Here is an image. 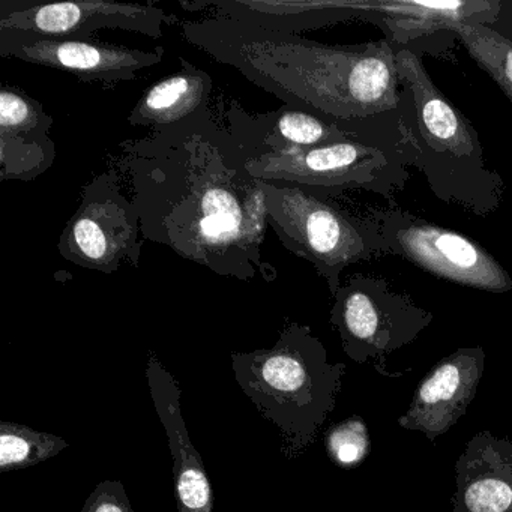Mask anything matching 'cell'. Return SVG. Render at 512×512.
<instances>
[{
    "mask_svg": "<svg viewBox=\"0 0 512 512\" xmlns=\"http://www.w3.org/2000/svg\"><path fill=\"white\" fill-rule=\"evenodd\" d=\"M67 440L26 425L0 422V469H25L43 463L68 448Z\"/></svg>",
    "mask_w": 512,
    "mask_h": 512,
    "instance_id": "20",
    "label": "cell"
},
{
    "mask_svg": "<svg viewBox=\"0 0 512 512\" xmlns=\"http://www.w3.org/2000/svg\"><path fill=\"white\" fill-rule=\"evenodd\" d=\"M484 368L485 352L481 347L458 349L437 362L419 383L407 412L398 419L400 427L419 431L431 442L443 436L466 413Z\"/></svg>",
    "mask_w": 512,
    "mask_h": 512,
    "instance_id": "10",
    "label": "cell"
},
{
    "mask_svg": "<svg viewBox=\"0 0 512 512\" xmlns=\"http://www.w3.org/2000/svg\"><path fill=\"white\" fill-rule=\"evenodd\" d=\"M263 190L269 227L290 253L317 269L335 295L340 272L367 257L358 227L307 188L263 182Z\"/></svg>",
    "mask_w": 512,
    "mask_h": 512,
    "instance_id": "4",
    "label": "cell"
},
{
    "mask_svg": "<svg viewBox=\"0 0 512 512\" xmlns=\"http://www.w3.org/2000/svg\"><path fill=\"white\" fill-rule=\"evenodd\" d=\"M452 512H512V440L481 431L455 463Z\"/></svg>",
    "mask_w": 512,
    "mask_h": 512,
    "instance_id": "13",
    "label": "cell"
},
{
    "mask_svg": "<svg viewBox=\"0 0 512 512\" xmlns=\"http://www.w3.org/2000/svg\"><path fill=\"white\" fill-rule=\"evenodd\" d=\"M82 512H133V508L122 482L104 481L92 491Z\"/></svg>",
    "mask_w": 512,
    "mask_h": 512,
    "instance_id": "23",
    "label": "cell"
},
{
    "mask_svg": "<svg viewBox=\"0 0 512 512\" xmlns=\"http://www.w3.org/2000/svg\"><path fill=\"white\" fill-rule=\"evenodd\" d=\"M229 118L230 133L254 158L266 154H296L349 140L346 131L340 130L335 122L290 106L259 116L232 109Z\"/></svg>",
    "mask_w": 512,
    "mask_h": 512,
    "instance_id": "14",
    "label": "cell"
},
{
    "mask_svg": "<svg viewBox=\"0 0 512 512\" xmlns=\"http://www.w3.org/2000/svg\"><path fill=\"white\" fill-rule=\"evenodd\" d=\"M172 17L152 4L118 2H53L38 4L31 0L0 4V31L26 32L40 37L94 40L101 29H121L145 37H163L164 23Z\"/></svg>",
    "mask_w": 512,
    "mask_h": 512,
    "instance_id": "6",
    "label": "cell"
},
{
    "mask_svg": "<svg viewBox=\"0 0 512 512\" xmlns=\"http://www.w3.org/2000/svg\"><path fill=\"white\" fill-rule=\"evenodd\" d=\"M385 164L379 149L359 143H332L296 154H266L248 160L254 178L304 188L353 187L373 181Z\"/></svg>",
    "mask_w": 512,
    "mask_h": 512,
    "instance_id": "8",
    "label": "cell"
},
{
    "mask_svg": "<svg viewBox=\"0 0 512 512\" xmlns=\"http://www.w3.org/2000/svg\"><path fill=\"white\" fill-rule=\"evenodd\" d=\"M398 76L409 83L418 107L419 125L427 142L436 151L451 152L466 157L475 149V139L466 119L440 94L422 67L421 61L409 50L395 55Z\"/></svg>",
    "mask_w": 512,
    "mask_h": 512,
    "instance_id": "16",
    "label": "cell"
},
{
    "mask_svg": "<svg viewBox=\"0 0 512 512\" xmlns=\"http://www.w3.org/2000/svg\"><path fill=\"white\" fill-rule=\"evenodd\" d=\"M181 29L188 43L293 109L335 122L397 106V53L385 41L328 46L223 17L187 20Z\"/></svg>",
    "mask_w": 512,
    "mask_h": 512,
    "instance_id": "2",
    "label": "cell"
},
{
    "mask_svg": "<svg viewBox=\"0 0 512 512\" xmlns=\"http://www.w3.org/2000/svg\"><path fill=\"white\" fill-rule=\"evenodd\" d=\"M181 70L143 92L128 115L133 127L152 131L175 127L209 110L214 82L205 70L181 58Z\"/></svg>",
    "mask_w": 512,
    "mask_h": 512,
    "instance_id": "15",
    "label": "cell"
},
{
    "mask_svg": "<svg viewBox=\"0 0 512 512\" xmlns=\"http://www.w3.org/2000/svg\"><path fill=\"white\" fill-rule=\"evenodd\" d=\"M326 451L337 466H358L370 452V436L365 422L358 416L334 425L326 436Z\"/></svg>",
    "mask_w": 512,
    "mask_h": 512,
    "instance_id": "22",
    "label": "cell"
},
{
    "mask_svg": "<svg viewBox=\"0 0 512 512\" xmlns=\"http://www.w3.org/2000/svg\"><path fill=\"white\" fill-rule=\"evenodd\" d=\"M146 377L155 409L169 439L178 511L214 512V491L202 458L188 436L178 382L154 355L149 358Z\"/></svg>",
    "mask_w": 512,
    "mask_h": 512,
    "instance_id": "11",
    "label": "cell"
},
{
    "mask_svg": "<svg viewBox=\"0 0 512 512\" xmlns=\"http://www.w3.org/2000/svg\"><path fill=\"white\" fill-rule=\"evenodd\" d=\"M145 238L139 211L121 188L118 170L95 176L58 242L59 254L73 265L113 274L137 268Z\"/></svg>",
    "mask_w": 512,
    "mask_h": 512,
    "instance_id": "5",
    "label": "cell"
},
{
    "mask_svg": "<svg viewBox=\"0 0 512 512\" xmlns=\"http://www.w3.org/2000/svg\"><path fill=\"white\" fill-rule=\"evenodd\" d=\"M395 242L407 259L437 277L493 293L512 289L511 277L502 265L460 233L413 224L398 230Z\"/></svg>",
    "mask_w": 512,
    "mask_h": 512,
    "instance_id": "9",
    "label": "cell"
},
{
    "mask_svg": "<svg viewBox=\"0 0 512 512\" xmlns=\"http://www.w3.org/2000/svg\"><path fill=\"white\" fill-rule=\"evenodd\" d=\"M119 149L145 241L220 277L277 280L262 257L268 211L263 181L247 169L253 154L211 110Z\"/></svg>",
    "mask_w": 512,
    "mask_h": 512,
    "instance_id": "1",
    "label": "cell"
},
{
    "mask_svg": "<svg viewBox=\"0 0 512 512\" xmlns=\"http://www.w3.org/2000/svg\"><path fill=\"white\" fill-rule=\"evenodd\" d=\"M236 382L283 434L287 457L316 440L337 404L344 364H329L325 347L308 326L289 323L271 349L232 353Z\"/></svg>",
    "mask_w": 512,
    "mask_h": 512,
    "instance_id": "3",
    "label": "cell"
},
{
    "mask_svg": "<svg viewBox=\"0 0 512 512\" xmlns=\"http://www.w3.org/2000/svg\"><path fill=\"white\" fill-rule=\"evenodd\" d=\"M332 323L343 340L350 359L365 364L379 361L409 343L425 325L422 320H406L380 307L368 290L352 283L335 293Z\"/></svg>",
    "mask_w": 512,
    "mask_h": 512,
    "instance_id": "12",
    "label": "cell"
},
{
    "mask_svg": "<svg viewBox=\"0 0 512 512\" xmlns=\"http://www.w3.org/2000/svg\"><path fill=\"white\" fill-rule=\"evenodd\" d=\"M56 146L50 136L0 131V181L31 182L52 169Z\"/></svg>",
    "mask_w": 512,
    "mask_h": 512,
    "instance_id": "18",
    "label": "cell"
},
{
    "mask_svg": "<svg viewBox=\"0 0 512 512\" xmlns=\"http://www.w3.org/2000/svg\"><path fill=\"white\" fill-rule=\"evenodd\" d=\"M358 10H379L389 16V28L398 40L421 37L440 29H451L478 11L487 10L481 2H416V0H391V2H356Z\"/></svg>",
    "mask_w": 512,
    "mask_h": 512,
    "instance_id": "17",
    "label": "cell"
},
{
    "mask_svg": "<svg viewBox=\"0 0 512 512\" xmlns=\"http://www.w3.org/2000/svg\"><path fill=\"white\" fill-rule=\"evenodd\" d=\"M163 47L143 50L98 40L40 37L26 32L0 31V56L16 58L73 74L80 82L106 85L131 82L137 73L163 61Z\"/></svg>",
    "mask_w": 512,
    "mask_h": 512,
    "instance_id": "7",
    "label": "cell"
},
{
    "mask_svg": "<svg viewBox=\"0 0 512 512\" xmlns=\"http://www.w3.org/2000/svg\"><path fill=\"white\" fill-rule=\"evenodd\" d=\"M449 31L457 35L473 61L490 74L512 101V43L485 26L458 23Z\"/></svg>",
    "mask_w": 512,
    "mask_h": 512,
    "instance_id": "19",
    "label": "cell"
},
{
    "mask_svg": "<svg viewBox=\"0 0 512 512\" xmlns=\"http://www.w3.org/2000/svg\"><path fill=\"white\" fill-rule=\"evenodd\" d=\"M53 118L40 101L17 88L0 89V131L29 136H50Z\"/></svg>",
    "mask_w": 512,
    "mask_h": 512,
    "instance_id": "21",
    "label": "cell"
}]
</instances>
